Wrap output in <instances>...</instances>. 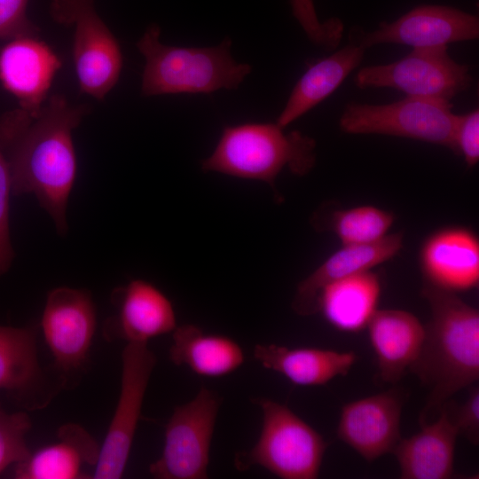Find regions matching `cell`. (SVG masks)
<instances>
[{"mask_svg":"<svg viewBox=\"0 0 479 479\" xmlns=\"http://www.w3.org/2000/svg\"><path fill=\"white\" fill-rule=\"evenodd\" d=\"M90 112L86 104L53 94L35 112L18 106L0 116L12 193L34 194L60 235L68 230L67 204L77 173L73 131Z\"/></svg>","mask_w":479,"mask_h":479,"instance_id":"6da1fadb","label":"cell"},{"mask_svg":"<svg viewBox=\"0 0 479 479\" xmlns=\"http://www.w3.org/2000/svg\"><path fill=\"white\" fill-rule=\"evenodd\" d=\"M430 308L420 350L409 371L429 389L420 423L435 419L444 403L479 379V311L457 294L424 284Z\"/></svg>","mask_w":479,"mask_h":479,"instance_id":"7a4b0ae2","label":"cell"},{"mask_svg":"<svg viewBox=\"0 0 479 479\" xmlns=\"http://www.w3.org/2000/svg\"><path fill=\"white\" fill-rule=\"evenodd\" d=\"M160 35V27L152 24L136 43L145 58L140 85L144 97L235 90L252 70L232 58L230 38L213 47L187 48L166 45Z\"/></svg>","mask_w":479,"mask_h":479,"instance_id":"3957f363","label":"cell"},{"mask_svg":"<svg viewBox=\"0 0 479 479\" xmlns=\"http://www.w3.org/2000/svg\"><path fill=\"white\" fill-rule=\"evenodd\" d=\"M283 130L276 122L226 126L213 153L201 161V169L263 181L276 192L275 180L285 168L304 176L316 163L315 140L298 130Z\"/></svg>","mask_w":479,"mask_h":479,"instance_id":"277c9868","label":"cell"},{"mask_svg":"<svg viewBox=\"0 0 479 479\" xmlns=\"http://www.w3.org/2000/svg\"><path fill=\"white\" fill-rule=\"evenodd\" d=\"M263 411L255 445L236 453L234 466L243 471L261 466L282 479H316L327 448L324 437L287 405L255 399Z\"/></svg>","mask_w":479,"mask_h":479,"instance_id":"5b68a950","label":"cell"},{"mask_svg":"<svg viewBox=\"0 0 479 479\" xmlns=\"http://www.w3.org/2000/svg\"><path fill=\"white\" fill-rule=\"evenodd\" d=\"M49 12L56 23L73 28L72 55L80 90L104 100L119 81L123 57L94 0H51Z\"/></svg>","mask_w":479,"mask_h":479,"instance_id":"8992f818","label":"cell"},{"mask_svg":"<svg viewBox=\"0 0 479 479\" xmlns=\"http://www.w3.org/2000/svg\"><path fill=\"white\" fill-rule=\"evenodd\" d=\"M452 107L450 101L412 96L383 105L349 102L339 118V128L347 134H379L428 142L457 154Z\"/></svg>","mask_w":479,"mask_h":479,"instance_id":"52a82bcc","label":"cell"},{"mask_svg":"<svg viewBox=\"0 0 479 479\" xmlns=\"http://www.w3.org/2000/svg\"><path fill=\"white\" fill-rule=\"evenodd\" d=\"M469 67L456 62L448 46L412 48L404 58L386 65L360 68L355 85L361 89L390 88L407 96L450 101L470 88Z\"/></svg>","mask_w":479,"mask_h":479,"instance_id":"ba28073f","label":"cell"},{"mask_svg":"<svg viewBox=\"0 0 479 479\" xmlns=\"http://www.w3.org/2000/svg\"><path fill=\"white\" fill-rule=\"evenodd\" d=\"M221 399L203 387L189 403L175 408L165 426L160 459L149 467L158 479H206Z\"/></svg>","mask_w":479,"mask_h":479,"instance_id":"9c48e42d","label":"cell"},{"mask_svg":"<svg viewBox=\"0 0 479 479\" xmlns=\"http://www.w3.org/2000/svg\"><path fill=\"white\" fill-rule=\"evenodd\" d=\"M121 392L114 414L100 447L93 478L123 475L140 419L146 388L156 364L147 342H129L122 355Z\"/></svg>","mask_w":479,"mask_h":479,"instance_id":"30bf717a","label":"cell"},{"mask_svg":"<svg viewBox=\"0 0 479 479\" xmlns=\"http://www.w3.org/2000/svg\"><path fill=\"white\" fill-rule=\"evenodd\" d=\"M42 329L56 365L65 371L79 368L87 358L96 329V310L90 293L67 287L51 290Z\"/></svg>","mask_w":479,"mask_h":479,"instance_id":"8fae6325","label":"cell"},{"mask_svg":"<svg viewBox=\"0 0 479 479\" xmlns=\"http://www.w3.org/2000/svg\"><path fill=\"white\" fill-rule=\"evenodd\" d=\"M404 394L392 389L344 404L338 438L367 462L392 453L401 439L400 421Z\"/></svg>","mask_w":479,"mask_h":479,"instance_id":"7c38bea8","label":"cell"},{"mask_svg":"<svg viewBox=\"0 0 479 479\" xmlns=\"http://www.w3.org/2000/svg\"><path fill=\"white\" fill-rule=\"evenodd\" d=\"M478 37L476 15L449 6L420 5L393 22L381 23L377 29L365 34L357 43L365 49L381 43L427 48Z\"/></svg>","mask_w":479,"mask_h":479,"instance_id":"4fadbf2b","label":"cell"},{"mask_svg":"<svg viewBox=\"0 0 479 479\" xmlns=\"http://www.w3.org/2000/svg\"><path fill=\"white\" fill-rule=\"evenodd\" d=\"M419 259L427 285L457 294L479 284V239L468 228L434 232L421 245Z\"/></svg>","mask_w":479,"mask_h":479,"instance_id":"5bb4252c","label":"cell"},{"mask_svg":"<svg viewBox=\"0 0 479 479\" xmlns=\"http://www.w3.org/2000/svg\"><path fill=\"white\" fill-rule=\"evenodd\" d=\"M62 63L39 36L8 41L0 51V82L19 102V107L35 112L49 97Z\"/></svg>","mask_w":479,"mask_h":479,"instance_id":"9a60e30c","label":"cell"},{"mask_svg":"<svg viewBox=\"0 0 479 479\" xmlns=\"http://www.w3.org/2000/svg\"><path fill=\"white\" fill-rule=\"evenodd\" d=\"M403 233H389L381 240L363 245H342L297 286L292 302L299 315L318 311V296L327 284L373 267L394 258L403 248Z\"/></svg>","mask_w":479,"mask_h":479,"instance_id":"2e32d148","label":"cell"},{"mask_svg":"<svg viewBox=\"0 0 479 479\" xmlns=\"http://www.w3.org/2000/svg\"><path fill=\"white\" fill-rule=\"evenodd\" d=\"M116 315L107 325L112 334L129 342H145L177 327L171 302L151 283L136 279L113 294Z\"/></svg>","mask_w":479,"mask_h":479,"instance_id":"e0dca14e","label":"cell"},{"mask_svg":"<svg viewBox=\"0 0 479 479\" xmlns=\"http://www.w3.org/2000/svg\"><path fill=\"white\" fill-rule=\"evenodd\" d=\"M458 431L442 406L438 417L420 425V430L400 439L392 453L403 479H449L454 475Z\"/></svg>","mask_w":479,"mask_h":479,"instance_id":"ac0fdd59","label":"cell"},{"mask_svg":"<svg viewBox=\"0 0 479 479\" xmlns=\"http://www.w3.org/2000/svg\"><path fill=\"white\" fill-rule=\"evenodd\" d=\"M367 329L381 379L397 383L419 355L425 326L407 310L387 309L376 311Z\"/></svg>","mask_w":479,"mask_h":479,"instance_id":"d6986e66","label":"cell"},{"mask_svg":"<svg viewBox=\"0 0 479 479\" xmlns=\"http://www.w3.org/2000/svg\"><path fill=\"white\" fill-rule=\"evenodd\" d=\"M254 357L264 368L279 373L300 386H321L337 376H345L357 359L353 351L277 344H256Z\"/></svg>","mask_w":479,"mask_h":479,"instance_id":"ffe728a7","label":"cell"},{"mask_svg":"<svg viewBox=\"0 0 479 479\" xmlns=\"http://www.w3.org/2000/svg\"><path fill=\"white\" fill-rule=\"evenodd\" d=\"M58 442L41 448L15 465L18 479L87 478L86 465L96 466L98 447L92 436L77 424H66L58 431Z\"/></svg>","mask_w":479,"mask_h":479,"instance_id":"44dd1931","label":"cell"},{"mask_svg":"<svg viewBox=\"0 0 479 479\" xmlns=\"http://www.w3.org/2000/svg\"><path fill=\"white\" fill-rule=\"evenodd\" d=\"M381 294L379 276L372 271L359 272L324 287L317 312L338 331L357 334L367 327L378 310Z\"/></svg>","mask_w":479,"mask_h":479,"instance_id":"7402d4cb","label":"cell"},{"mask_svg":"<svg viewBox=\"0 0 479 479\" xmlns=\"http://www.w3.org/2000/svg\"><path fill=\"white\" fill-rule=\"evenodd\" d=\"M365 49L349 43L310 66L294 86L276 123L285 129L330 96L356 69Z\"/></svg>","mask_w":479,"mask_h":479,"instance_id":"603a6c76","label":"cell"},{"mask_svg":"<svg viewBox=\"0 0 479 479\" xmlns=\"http://www.w3.org/2000/svg\"><path fill=\"white\" fill-rule=\"evenodd\" d=\"M169 354L175 365H187L196 374L207 377L229 374L244 362V353L236 342L205 334L190 324L175 328Z\"/></svg>","mask_w":479,"mask_h":479,"instance_id":"cb8c5ba5","label":"cell"},{"mask_svg":"<svg viewBox=\"0 0 479 479\" xmlns=\"http://www.w3.org/2000/svg\"><path fill=\"white\" fill-rule=\"evenodd\" d=\"M34 326H0V390L26 406L43 379L36 355Z\"/></svg>","mask_w":479,"mask_h":479,"instance_id":"d4e9b609","label":"cell"},{"mask_svg":"<svg viewBox=\"0 0 479 479\" xmlns=\"http://www.w3.org/2000/svg\"><path fill=\"white\" fill-rule=\"evenodd\" d=\"M395 221L393 213L373 206L336 210L327 225L342 245H363L381 240Z\"/></svg>","mask_w":479,"mask_h":479,"instance_id":"484cf974","label":"cell"},{"mask_svg":"<svg viewBox=\"0 0 479 479\" xmlns=\"http://www.w3.org/2000/svg\"><path fill=\"white\" fill-rule=\"evenodd\" d=\"M30 428L31 421L26 412H7L0 403V474L30 455L26 442Z\"/></svg>","mask_w":479,"mask_h":479,"instance_id":"4316f807","label":"cell"},{"mask_svg":"<svg viewBox=\"0 0 479 479\" xmlns=\"http://www.w3.org/2000/svg\"><path fill=\"white\" fill-rule=\"evenodd\" d=\"M292 12L308 39L317 47L331 51L340 43L343 24L338 18L319 21L313 0H290Z\"/></svg>","mask_w":479,"mask_h":479,"instance_id":"83f0119b","label":"cell"},{"mask_svg":"<svg viewBox=\"0 0 479 479\" xmlns=\"http://www.w3.org/2000/svg\"><path fill=\"white\" fill-rule=\"evenodd\" d=\"M28 0H0V40L39 36L40 28L27 15Z\"/></svg>","mask_w":479,"mask_h":479,"instance_id":"f1b7e54d","label":"cell"},{"mask_svg":"<svg viewBox=\"0 0 479 479\" xmlns=\"http://www.w3.org/2000/svg\"><path fill=\"white\" fill-rule=\"evenodd\" d=\"M11 193L10 170L0 147V277L10 269L14 257L10 234Z\"/></svg>","mask_w":479,"mask_h":479,"instance_id":"f546056e","label":"cell"},{"mask_svg":"<svg viewBox=\"0 0 479 479\" xmlns=\"http://www.w3.org/2000/svg\"><path fill=\"white\" fill-rule=\"evenodd\" d=\"M458 434L462 435L473 445L479 444V388L472 386L469 394L461 404L449 400L443 405Z\"/></svg>","mask_w":479,"mask_h":479,"instance_id":"4dcf8cb0","label":"cell"},{"mask_svg":"<svg viewBox=\"0 0 479 479\" xmlns=\"http://www.w3.org/2000/svg\"><path fill=\"white\" fill-rule=\"evenodd\" d=\"M457 155H462L468 168L479 161V111L457 115L454 125Z\"/></svg>","mask_w":479,"mask_h":479,"instance_id":"1f68e13d","label":"cell"}]
</instances>
